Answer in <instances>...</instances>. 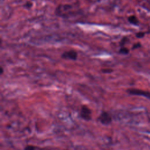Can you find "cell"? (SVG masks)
I'll list each match as a JSON object with an SVG mask.
<instances>
[{"label":"cell","instance_id":"6da1fadb","mask_svg":"<svg viewBox=\"0 0 150 150\" xmlns=\"http://www.w3.org/2000/svg\"><path fill=\"white\" fill-rule=\"evenodd\" d=\"M79 13V9H77L75 5L69 4H60L55 9L56 15L63 18H69Z\"/></svg>","mask_w":150,"mask_h":150},{"label":"cell","instance_id":"30bf717a","mask_svg":"<svg viewBox=\"0 0 150 150\" xmlns=\"http://www.w3.org/2000/svg\"><path fill=\"white\" fill-rule=\"evenodd\" d=\"M145 32H137L135 35V36L137 38H143L144 36H145Z\"/></svg>","mask_w":150,"mask_h":150},{"label":"cell","instance_id":"4fadbf2b","mask_svg":"<svg viewBox=\"0 0 150 150\" xmlns=\"http://www.w3.org/2000/svg\"><path fill=\"white\" fill-rule=\"evenodd\" d=\"M3 73V68L1 67V74H2Z\"/></svg>","mask_w":150,"mask_h":150},{"label":"cell","instance_id":"7a4b0ae2","mask_svg":"<svg viewBox=\"0 0 150 150\" xmlns=\"http://www.w3.org/2000/svg\"><path fill=\"white\" fill-rule=\"evenodd\" d=\"M79 116L83 120L89 121L92 118V111L87 105L83 104L81 106Z\"/></svg>","mask_w":150,"mask_h":150},{"label":"cell","instance_id":"3957f363","mask_svg":"<svg viewBox=\"0 0 150 150\" xmlns=\"http://www.w3.org/2000/svg\"><path fill=\"white\" fill-rule=\"evenodd\" d=\"M112 119L111 114L106 111H103L97 117V121L104 125L110 124L112 122Z\"/></svg>","mask_w":150,"mask_h":150},{"label":"cell","instance_id":"8992f818","mask_svg":"<svg viewBox=\"0 0 150 150\" xmlns=\"http://www.w3.org/2000/svg\"><path fill=\"white\" fill-rule=\"evenodd\" d=\"M128 22L132 25H138L139 23V21L138 18L135 15H130L128 17Z\"/></svg>","mask_w":150,"mask_h":150},{"label":"cell","instance_id":"ba28073f","mask_svg":"<svg viewBox=\"0 0 150 150\" xmlns=\"http://www.w3.org/2000/svg\"><path fill=\"white\" fill-rule=\"evenodd\" d=\"M37 147L32 145H28L25 146L24 150H36Z\"/></svg>","mask_w":150,"mask_h":150},{"label":"cell","instance_id":"52a82bcc","mask_svg":"<svg viewBox=\"0 0 150 150\" xmlns=\"http://www.w3.org/2000/svg\"><path fill=\"white\" fill-rule=\"evenodd\" d=\"M118 52H119V53L122 54H127L129 53V49L128 48L122 46V47H121V48L120 49Z\"/></svg>","mask_w":150,"mask_h":150},{"label":"cell","instance_id":"9c48e42d","mask_svg":"<svg viewBox=\"0 0 150 150\" xmlns=\"http://www.w3.org/2000/svg\"><path fill=\"white\" fill-rule=\"evenodd\" d=\"M101 71L103 73H111L112 72L113 70L110 68H106V69H102Z\"/></svg>","mask_w":150,"mask_h":150},{"label":"cell","instance_id":"8fae6325","mask_svg":"<svg viewBox=\"0 0 150 150\" xmlns=\"http://www.w3.org/2000/svg\"><path fill=\"white\" fill-rule=\"evenodd\" d=\"M32 3L31 2H30V1H28V2H26L25 4H24V7L25 8H27V9H29V8H30L32 6Z\"/></svg>","mask_w":150,"mask_h":150},{"label":"cell","instance_id":"5b68a950","mask_svg":"<svg viewBox=\"0 0 150 150\" xmlns=\"http://www.w3.org/2000/svg\"><path fill=\"white\" fill-rule=\"evenodd\" d=\"M78 57L77 52L74 50H70L64 52L61 54V57L65 60H70L75 61Z\"/></svg>","mask_w":150,"mask_h":150},{"label":"cell","instance_id":"7c38bea8","mask_svg":"<svg viewBox=\"0 0 150 150\" xmlns=\"http://www.w3.org/2000/svg\"><path fill=\"white\" fill-rule=\"evenodd\" d=\"M141 47V44L139 43H135L133 46H132V49H137L138 47Z\"/></svg>","mask_w":150,"mask_h":150},{"label":"cell","instance_id":"277c9868","mask_svg":"<svg viewBox=\"0 0 150 150\" xmlns=\"http://www.w3.org/2000/svg\"><path fill=\"white\" fill-rule=\"evenodd\" d=\"M127 92L131 95L136 96H142L149 99H150V92L138 89V88H128L127 90Z\"/></svg>","mask_w":150,"mask_h":150}]
</instances>
